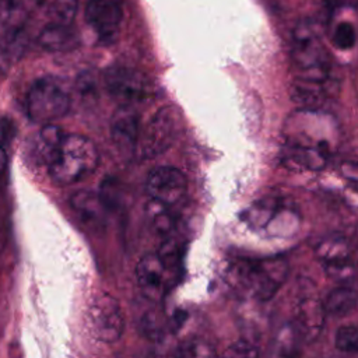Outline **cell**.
<instances>
[{"label": "cell", "instance_id": "obj_1", "mask_svg": "<svg viewBox=\"0 0 358 358\" xmlns=\"http://www.w3.org/2000/svg\"><path fill=\"white\" fill-rule=\"evenodd\" d=\"M289 266L284 257L262 260L234 259L224 268V278L238 292L260 302L271 299L288 277Z\"/></svg>", "mask_w": 358, "mask_h": 358}, {"label": "cell", "instance_id": "obj_2", "mask_svg": "<svg viewBox=\"0 0 358 358\" xmlns=\"http://www.w3.org/2000/svg\"><path fill=\"white\" fill-rule=\"evenodd\" d=\"M99 162L95 144L81 134L64 133L52 151L46 168L57 185H73L91 175Z\"/></svg>", "mask_w": 358, "mask_h": 358}, {"label": "cell", "instance_id": "obj_3", "mask_svg": "<svg viewBox=\"0 0 358 358\" xmlns=\"http://www.w3.org/2000/svg\"><path fill=\"white\" fill-rule=\"evenodd\" d=\"M284 136L285 145L316 150L330 157L337 148L338 129L330 115L301 108L287 119Z\"/></svg>", "mask_w": 358, "mask_h": 358}, {"label": "cell", "instance_id": "obj_4", "mask_svg": "<svg viewBox=\"0 0 358 358\" xmlns=\"http://www.w3.org/2000/svg\"><path fill=\"white\" fill-rule=\"evenodd\" d=\"M291 59L298 71L296 78L326 81L330 77L331 60L317 27L310 21H301L292 32Z\"/></svg>", "mask_w": 358, "mask_h": 358}, {"label": "cell", "instance_id": "obj_5", "mask_svg": "<svg viewBox=\"0 0 358 358\" xmlns=\"http://www.w3.org/2000/svg\"><path fill=\"white\" fill-rule=\"evenodd\" d=\"M71 106V96L57 77L46 76L38 78L28 90L25 110L28 117L41 124L53 123L67 115Z\"/></svg>", "mask_w": 358, "mask_h": 358}, {"label": "cell", "instance_id": "obj_6", "mask_svg": "<svg viewBox=\"0 0 358 358\" xmlns=\"http://www.w3.org/2000/svg\"><path fill=\"white\" fill-rule=\"evenodd\" d=\"M179 115L172 106H162L138 134L136 150L143 159H152L165 152L176 138Z\"/></svg>", "mask_w": 358, "mask_h": 358}, {"label": "cell", "instance_id": "obj_7", "mask_svg": "<svg viewBox=\"0 0 358 358\" xmlns=\"http://www.w3.org/2000/svg\"><path fill=\"white\" fill-rule=\"evenodd\" d=\"M103 81L108 92L120 105L133 106V103L147 99L152 92L148 78L141 71L127 66H110L103 74Z\"/></svg>", "mask_w": 358, "mask_h": 358}, {"label": "cell", "instance_id": "obj_8", "mask_svg": "<svg viewBox=\"0 0 358 358\" xmlns=\"http://www.w3.org/2000/svg\"><path fill=\"white\" fill-rule=\"evenodd\" d=\"M90 326L96 340L110 344L120 338L124 330V320L117 301L106 294L101 292L95 295L90 306Z\"/></svg>", "mask_w": 358, "mask_h": 358}, {"label": "cell", "instance_id": "obj_9", "mask_svg": "<svg viewBox=\"0 0 358 358\" xmlns=\"http://www.w3.org/2000/svg\"><path fill=\"white\" fill-rule=\"evenodd\" d=\"M85 21L95 32L101 45L113 43L123 21V1L88 0L85 6Z\"/></svg>", "mask_w": 358, "mask_h": 358}, {"label": "cell", "instance_id": "obj_10", "mask_svg": "<svg viewBox=\"0 0 358 358\" xmlns=\"http://www.w3.org/2000/svg\"><path fill=\"white\" fill-rule=\"evenodd\" d=\"M145 190L150 199L166 207L183 201L187 193L186 175L175 166H158L150 172L145 180Z\"/></svg>", "mask_w": 358, "mask_h": 358}, {"label": "cell", "instance_id": "obj_11", "mask_svg": "<svg viewBox=\"0 0 358 358\" xmlns=\"http://www.w3.org/2000/svg\"><path fill=\"white\" fill-rule=\"evenodd\" d=\"M138 115L133 106L120 105L110 119V136L122 155L130 157L138 140Z\"/></svg>", "mask_w": 358, "mask_h": 358}, {"label": "cell", "instance_id": "obj_12", "mask_svg": "<svg viewBox=\"0 0 358 358\" xmlns=\"http://www.w3.org/2000/svg\"><path fill=\"white\" fill-rule=\"evenodd\" d=\"M165 267L157 253L144 255L136 267L137 284L151 301H159L165 292Z\"/></svg>", "mask_w": 358, "mask_h": 358}, {"label": "cell", "instance_id": "obj_13", "mask_svg": "<svg viewBox=\"0 0 358 358\" xmlns=\"http://www.w3.org/2000/svg\"><path fill=\"white\" fill-rule=\"evenodd\" d=\"M326 312L323 309V303L313 298H303L296 309L295 317V331L296 334L306 343L315 341L323 330Z\"/></svg>", "mask_w": 358, "mask_h": 358}, {"label": "cell", "instance_id": "obj_14", "mask_svg": "<svg viewBox=\"0 0 358 358\" xmlns=\"http://www.w3.org/2000/svg\"><path fill=\"white\" fill-rule=\"evenodd\" d=\"M336 91L331 78L326 81H309L296 78L291 85V98L301 108L319 109V106Z\"/></svg>", "mask_w": 358, "mask_h": 358}, {"label": "cell", "instance_id": "obj_15", "mask_svg": "<svg viewBox=\"0 0 358 358\" xmlns=\"http://www.w3.org/2000/svg\"><path fill=\"white\" fill-rule=\"evenodd\" d=\"M70 206L84 222L98 227L105 224L109 211L99 193L91 190H78L71 194Z\"/></svg>", "mask_w": 358, "mask_h": 358}, {"label": "cell", "instance_id": "obj_16", "mask_svg": "<svg viewBox=\"0 0 358 358\" xmlns=\"http://www.w3.org/2000/svg\"><path fill=\"white\" fill-rule=\"evenodd\" d=\"M38 42L48 52H67L77 48L78 38L70 24L52 22L41 31Z\"/></svg>", "mask_w": 358, "mask_h": 358}, {"label": "cell", "instance_id": "obj_17", "mask_svg": "<svg viewBox=\"0 0 358 358\" xmlns=\"http://www.w3.org/2000/svg\"><path fill=\"white\" fill-rule=\"evenodd\" d=\"M315 253L323 264L347 262L350 260V245L343 235L331 234L317 243Z\"/></svg>", "mask_w": 358, "mask_h": 358}, {"label": "cell", "instance_id": "obj_18", "mask_svg": "<svg viewBox=\"0 0 358 358\" xmlns=\"http://www.w3.org/2000/svg\"><path fill=\"white\" fill-rule=\"evenodd\" d=\"M323 303V309L327 315L330 316H344L347 313H350L355 305H357V294L354 291V288H350L347 285H341L337 287L334 289H331L324 302Z\"/></svg>", "mask_w": 358, "mask_h": 358}, {"label": "cell", "instance_id": "obj_19", "mask_svg": "<svg viewBox=\"0 0 358 358\" xmlns=\"http://www.w3.org/2000/svg\"><path fill=\"white\" fill-rule=\"evenodd\" d=\"M63 134H64V131L59 126L52 124V123L43 124V127L38 133V136L35 138V144H34L35 157L38 158V161L41 164L46 165L52 151L55 150V147L57 145V143L60 141Z\"/></svg>", "mask_w": 358, "mask_h": 358}, {"label": "cell", "instance_id": "obj_20", "mask_svg": "<svg viewBox=\"0 0 358 358\" xmlns=\"http://www.w3.org/2000/svg\"><path fill=\"white\" fill-rule=\"evenodd\" d=\"M281 199L266 197L255 203L246 213V221L255 228H264L274 214Z\"/></svg>", "mask_w": 358, "mask_h": 358}, {"label": "cell", "instance_id": "obj_21", "mask_svg": "<svg viewBox=\"0 0 358 358\" xmlns=\"http://www.w3.org/2000/svg\"><path fill=\"white\" fill-rule=\"evenodd\" d=\"M145 210L158 232L169 234L173 229L175 220H173L172 214L169 213V207H166L165 204H162L157 200L150 199V201L145 206Z\"/></svg>", "mask_w": 358, "mask_h": 358}, {"label": "cell", "instance_id": "obj_22", "mask_svg": "<svg viewBox=\"0 0 358 358\" xmlns=\"http://www.w3.org/2000/svg\"><path fill=\"white\" fill-rule=\"evenodd\" d=\"M157 255H158L159 260L162 262L166 271H172V270H176L179 267L180 248H179V243L173 238L165 239L161 243Z\"/></svg>", "mask_w": 358, "mask_h": 358}, {"label": "cell", "instance_id": "obj_23", "mask_svg": "<svg viewBox=\"0 0 358 358\" xmlns=\"http://www.w3.org/2000/svg\"><path fill=\"white\" fill-rule=\"evenodd\" d=\"M76 0H53L49 4V15L52 18V22L70 24L76 15Z\"/></svg>", "mask_w": 358, "mask_h": 358}, {"label": "cell", "instance_id": "obj_24", "mask_svg": "<svg viewBox=\"0 0 358 358\" xmlns=\"http://www.w3.org/2000/svg\"><path fill=\"white\" fill-rule=\"evenodd\" d=\"M334 345L343 352H355L358 350V329L354 324L341 326L336 331Z\"/></svg>", "mask_w": 358, "mask_h": 358}, {"label": "cell", "instance_id": "obj_25", "mask_svg": "<svg viewBox=\"0 0 358 358\" xmlns=\"http://www.w3.org/2000/svg\"><path fill=\"white\" fill-rule=\"evenodd\" d=\"M326 274L334 280V281H340V282H348V281H354L355 277V270H354V264L347 260V262H340V263H330V264H323Z\"/></svg>", "mask_w": 358, "mask_h": 358}, {"label": "cell", "instance_id": "obj_26", "mask_svg": "<svg viewBox=\"0 0 358 358\" xmlns=\"http://www.w3.org/2000/svg\"><path fill=\"white\" fill-rule=\"evenodd\" d=\"M333 43L341 49L348 50L355 45V29L350 22H340L333 34Z\"/></svg>", "mask_w": 358, "mask_h": 358}, {"label": "cell", "instance_id": "obj_27", "mask_svg": "<svg viewBox=\"0 0 358 358\" xmlns=\"http://www.w3.org/2000/svg\"><path fill=\"white\" fill-rule=\"evenodd\" d=\"M141 327L144 336L152 341L159 340L164 334V324L155 312H148L147 315H144L141 320Z\"/></svg>", "mask_w": 358, "mask_h": 358}, {"label": "cell", "instance_id": "obj_28", "mask_svg": "<svg viewBox=\"0 0 358 358\" xmlns=\"http://www.w3.org/2000/svg\"><path fill=\"white\" fill-rule=\"evenodd\" d=\"M99 196L102 197L103 203L109 210L115 208L119 203V196H120L117 180L115 178H106L99 186Z\"/></svg>", "mask_w": 358, "mask_h": 358}, {"label": "cell", "instance_id": "obj_29", "mask_svg": "<svg viewBox=\"0 0 358 358\" xmlns=\"http://www.w3.org/2000/svg\"><path fill=\"white\" fill-rule=\"evenodd\" d=\"M178 354L183 357H213L215 351L214 347L204 341H189L178 348Z\"/></svg>", "mask_w": 358, "mask_h": 358}, {"label": "cell", "instance_id": "obj_30", "mask_svg": "<svg viewBox=\"0 0 358 358\" xmlns=\"http://www.w3.org/2000/svg\"><path fill=\"white\" fill-rule=\"evenodd\" d=\"M77 91L87 99H92L96 95V83L91 71H84L77 77Z\"/></svg>", "mask_w": 358, "mask_h": 358}, {"label": "cell", "instance_id": "obj_31", "mask_svg": "<svg viewBox=\"0 0 358 358\" xmlns=\"http://www.w3.org/2000/svg\"><path fill=\"white\" fill-rule=\"evenodd\" d=\"M259 354L257 347L250 344L246 340H239L228 347L225 355L228 357H256Z\"/></svg>", "mask_w": 358, "mask_h": 358}, {"label": "cell", "instance_id": "obj_32", "mask_svg": "<svg viewBox=\"0 0 358 358\" xmlns=\"http://www.w3.org/2000/svg\"><path fill=\"white\" fill-rule=\"evenodd\" d=\"M340 171H341L343 176L345 179H348L350 182L355 183L358 180V168H357L355 162H351V161L343 162L341 166H340Z\"/></svg>", "mask_w": 358, "mask_h": 358}, {"label": "cell", "instance_id": "obj_33", "mask_svg": "<svg viewBox=\"0 0 358 358\" xmlns=\"http://www.w3.org/2000/svg\"><path fill=\"white\" fill-rule=\"evenodd\" d=\"M6 164H7L6 150H4V147L0 144V176L3 175V172H4V169H6Z\"/></svg>", "mask_w": 358, "mask_h": 358}, {"label": "cell", "instance_id": "obj_34", "mask_svg": "<svg viewBox=\"0 0 358 358\" xmlns=\"http://www.w3.org/2000/svg\"><path fill=\"white\" fill-rule=\"evenodd\" d=\"M6 66V52L0 43V70H3Z\"/></svg>", "mask_w": 358, "mask_h": 358}]
</instances>
